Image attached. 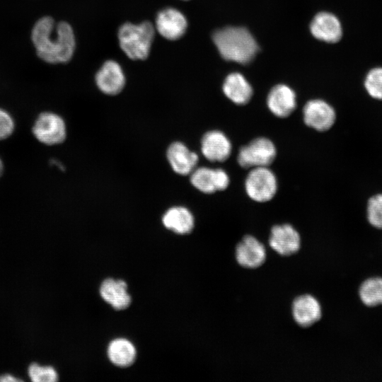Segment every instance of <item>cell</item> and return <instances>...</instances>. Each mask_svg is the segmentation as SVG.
<instances>
[{
    "instance_id": "15",
    "label": "cell",
    "mask_w": 382,
    "mask_h": 382,
    "mask_svg": "<svg viewBox=\"0 0 382 382\" xmlns=\"http://www.w3.org/2000/svg\"><path fill=\"white\" fill-rule=\"evenodd\" d=\"M168 161L178 174L186 175L190 174L196 168L199 157L190 151L186 145L180 141L170 144L166 151Z\"/></svg>"
},
{
    "instance_id": "8",
    "label": "cell",
    "mask_w": 382,
    "mask_h": 382,
    "mask_svg": "<svg viewBox=\"0 0 382 382\" xmlns=\"http://www.w3.org/2000/svg\"><path fill=\"white\" fill-rule=\"evenodd\" d=\"M190 183L194 187L205 194L226 190L230 183L228 173L221 168L202 166L195 168L190 173Z\"/></svg>"
},
{
    "instance_id": "28",
    "label": "cell",
    "mask_w": 382,
    "mask_h": 382,
    "mask_svg": "<svg viewBox=\"0 0 382 382\" xmlns=\"http://www.w3.org/2000/svg\"><path fill=\"white\" fill-rule=\"evenodd\" d=\"M3 171H4V164H3L2 160L0 158V176L2 175Z\"/></svg>"
},
{
    "instance_id": "4",
    "label": "cell",
    "mask_w": 382,
    "mask_h": 382,
    "mask_svg": "<svg viewBox=\"0 0 382 382\" xmlns=\"http://www.w3.org/2000/svg\"><path fill=\"white\" fill-rule=\"evenodd\" d=\"M245 190L253 201L266 202L271 200L277 191V180L268 166L253 168L245 180Z\"/></svg>"
},
{
    "instance_id": "22",
    "label": "cell",
    "mask_w": 382,
    "mask_h": 382,
    "mask_svg": "<svg viewBox=\"0 0 382 382\" xmlns=\"http://www.w3.org/2000/svg\"><path fill=\"white\" fill-rule=\"evenodd\" d=\"M359 296L366 306L382 305V278L374 277L364 280L360 285Z\"/></svg>"
},
{
    "instance_id": "25",
    "label": "cell",
    "mask_w": 382,
    "mask_h": 382,
    "mask_svg": "<svg viewBox=\"0 0 382 382\" xmlns=\"http://www.w3.org/2000/svg\"><path fill=\"white\" fill-rule=\"evenodd\" d=\"M28 374L33 382H54L58 380L57 373L53 367L42 366L36 363L29 366Z\"/></svg>"
},
{
    "instance_id": "10",
    "label": "cell",
    "mask_w": 382,
    "mask_h": 382,
    "mask_svg": "<svg viewBox=\"0 0 382 382\" xmlns=\"http://www.w3.org/2000/svg\"><path fill=\"white\" fill-rule=\"evenodd\" d=\"M232 144L228 137L220 130H210L201 139L202 155L212 162H224L231 156Z\"/></svg>"
},
{
    "instance_id": "11",
    "label": "cell",
    "mask_w": 382,
    "mask_h": 382,
    "mask_svg": "<svg viewBox=\"0 0 382 382\" xmlns=\"http://www.w3.org/2000/svg\"><path fill=\"white\" fill-rule=\"evenodd\" d=\"M269 245L281 255H291L299 250L301 237L298 231L289 224L275 225L271 229Z\"/></svg>"
},
{
    "instance_id": "27",
    "label": "cell",
    "mask_w": 382,
    "mask_h": 382,
    "mask_svg": "<svg viewBox=\"0 0 382 382\" xmlns=\"http://www.w3.org/2000/svg\"><path fill=\"white\" fill-rule=\"evenodd\" d=\"M1 382H16L21 381V379H18L11 374H4L0 376Z\"/></svg>"
},
{
    "instance_id": "29",
    "label": "cell",
    "mask_w": 382,
    "mask_h": 382,
    "mask_svg": "<svg viewBox=\"0 0 382 382\" xmlns=\"http://www.w3.org/2000/svg\"><path fill=\"white\" fill-rule=\"evenodd\" d=\"M184 1H187V0H184Z\"/></svg>"
},
{
    "instance_id": "26",
    "label": "cell",
    "mask_w": 382,
    "mask_h": 382,
    "mask_svg": "<svg viewBox=\"0 0 382 382\" xmlns=\"http://www.w3.org/2000/svg\"><path fill=\"white\" fill-rule=\"evenodd\" d=\"M15 123L11 115L0 108V140L6 139L13 132Z\"/></svg>"
},
{
    "instance_id": "12",
    "label": "cell",
    "mask_w": 382,
    "mask_h": 382,
    "mask_svg": "<svg viewBox=\"0 0 382 382\" xmlns=\"http://www.w3.org/2000/svg\"><path fill=\"white\" fill-rule=\"evenodd\" d=\"M98 88L105 94L120 93L125 85V76L121 66L114 60L106 61L96 75Z\"/></svg>"
},
{
    "instance_id": "9",
    "label": "cell",
    "mask_w": 382,
    "mask_h": 382,
    "mask_svg": "<svg viewBox=\"0 0 382 382\" xmlns=\"http://www.w3.org/2000/svg\"><path fill=\"white\" fill-rule=\"evenodd\" d=\"M154 28L163 37L176 40L185 33L187 21L179 10L169 7L158 12Z\"/></svg>"
},
{
    "instance_id": "1",
    "label": "cell",
    "mask_w": 382,
    "mask_h": 382,
    "mask_svg": "<svg viewBox=\"0 0 382 382\" xmlns=\"http://www.w3.org/2000/svg\"><path fill=\"white\" fill-rule=\"evenodd\" d=\"M31 40L37 55L47 63H66L74 53L76 40L71 26L64 21L56 23L50 16L36 21Z\"/></svg>"
},
{
    "instance_id": "21",
    "label": "cell",
    "mask_w": 382,
    "mask_h": 382,
    "mask_svg": "<svg viewBox=\"0 0 382 382\" xmlns=\"http://www.w3.org/2000/svg\"><path fill=\"white\" fill-rule=\"evenodd\" d=\"M108 356L115 365L126 367L134 363L136 359V349L129 340L118 338L109 344Z\"/></svg>"
},
{
    "instance_id": "2",
    "label": "cell",
    "mask_w": 382,
    "mask_h": 382,
    "mask_svg": "<svg viewBox=\"0 0 382 382\" xmlns=\"http://www.w3.org/2000/svg\"><path fill=\"white\" fill-rule=\"evenodd\" d=\"M212 39L221 56L227 61L248 64L258 50L253 35L244 28H224L215 31Z\"/></svg>"
},
{
    "instance_id": "6",
    "label": "cell",
    "mask_w": 382,
    "mask_h": 382,
    "mask_svg": "<svg viewBox=\"0 0 382 382\" xmlns=\"http://www.w3.org/2000/svg\"><path fill=\"white\" fill-rule=\"evenodd\" d=\"M32 130L40 142L50 146L62 143L66 137V127L63 118L52 112L40 113Z\"/></svg>"
},
{
    "instance_id": "17",
    "label": "cell",
    "mask_w": 382,
    "mask_h": 382,
    "mask_svg": "<svg viewBox=\"0 0 382 382\" xmlns=\"http://www.w3.org/2000/svg\"><path fill=\"white\" fill-rule=\"evenodd\" d=\"M292 315L299 325L309 327L321 318V306L313 296L301 295L296 297L292 303Z\"/></svg>"
},
{
    "instance_id": "18",
    "label": "cell",
    "mask_w": 382,
    "mask_h": 382,
    "mask_svg": "<svg viewBox=\"0 0 382 382\" xmlns=\"http://www.w3.org/2000/svg\"><path fill=\"white\" fill-rule=\"evenodd\" d=\"M100 294L103 299L115 310H123L130 305L131 296L124 280L105 279L100 287Z\"/></svg>"
},
{
    "instance_id": "14",
    "label": "cell",
    "mask_w": 382,
    "mask_h": 382,
    "mask_svg": "<svg viewBox=\"0 0 382 382\" xmlns=\"http://www.w3.org/2000/svg\"><path fill=\"white\" fill-rule=\"evenodd\" d=\"M267 105L274 116L280 118L287 117L296 109V93L286 85H276L268 93Z\"/></svg>"
},
{
    "instance_id": "19",
    "label": "cell",
    "mask_w": 382,
    "mask_h": 382,
    "mask_svg": "<svg viewBox=\"0 0 382 382\" xmlns=\"http://www.w3.org/2000/svg\"><path fill=\"white\" fill-rule=\"evenodd\" d=\"M224 95L236 105L247 104L253 96V88L245 77L237 72L231 73L225 79L223 86Z\"/></svg>"
},
{
    "instance_id": "3",
    "label": "cell",
    "mask_w": 382,
    "mask_h": 382,
    "mask_svg": "<svg viewBox=\"0 0 382 382\" xmlns=\"http://www.w3.org/2000/svg\"><path fill=\"white\" fill-rule=\"evenodd\" d=\"M154 35L155 28L149 21L139 24L125 23L118 30L120 46L133 60H144L148 57Z\"/></svg>"
},
{
    "instance_id": "16",
    "label": "cell",
    "mask_w": 382,
    "mask_h": 382,
    "mask_svg": "<svg viewBox=\"0 0 382 382\" xmlns=\"http://www.w3.org/2000/svg\"><path fill=\"white\" fill-rule=\"evenodd\" d=\"M310 29L316 38L329 43L338 42L342 35L340 21L334 14L328 12H320L316 15Z\"/></svg>"
},
{
    "instance_id": "7",
    "label": "cell",
    "mask_w": 382,
    "mask_h": 382,
    "mask_svg": "<svg viewBox=\"0 0 382 382\" xmlns=\"http://www.w3.org/2000/svg\"><path fill=\"white\" fill-rule=\"evenodd\" d=\"M304 123L318 132L330 129L335 124L336 113L334 108L320 99L308 101L303 108Z\"/></svg>"
},
{
    "instance_id": "23",
    "label": "cell",
    "mask_w": 382,
    "mask_h": 382,
    "mask_svg": "<svg viewBox=\"0 0 382 382\" xmlns=\"http://www.w3.org/2000/svg\"><path fill=\"white\" fill-rule=\"evenodd\" d=\"M368 94L376 100H382V67L371 69L364 80Z\"/></svg>"
},
{
    "instance_id": "20",
    "label": "cell",
    "mask_w": 382,
    "mask_h": 382,
    "mask_svg": "<svg viewBox=\"0 0 382 382\" xmlns=\"http://www.w3.org/2000/svg\"><path fill=\"white\" fill-rule=\"evenodd\" d=\"M162 223L166 228L178 234H187L194 228L195 219L187 208L176 206L169 208L164 213Z\"/></svg>"
},
{
    "instance_id": "13",
    "label": "cell",
    "mask_w": 382,
    "mask_h": 382,
    "mask_svg": "<svg viewBox=\"0 0 382 382\" xmlns=\"http://www.w3.org/2000/svg\"><path fill=\"white\" fill-rule=\"evenodd\" d=\"M236 258L238 263L243 267L257 268L265 261L266 250L264 245L256 238L247 235L236 246Z\"/></svg>"
},
{
    "instance_id": "5",
    "label": "cell",
    "mask_w": 382,
    "mask_h": 382,
    "mask_svg": "<svg viewBox=\"0 0 382 382\" xmlns=\"http://www.w3.org/2000/svg\"><path fill=\"white\" fill-rule=\"evenodd\" d=\"M277 156L274 143L268 138L257 137L243 146L238 154L237 161L244 168L270 166Z\"/></svg>"
},
{
    "instance_id": "24",
    "label": "cell",
    "mask_w": 382,
    "mask_h": 382,
    "mask_svg": "<svg viewBox=\"0 0 382 382\" xmlns=\"http://www.w3.org/2000/svg\"><path fill=\"white\" fill-rule=\"evenodd\" d=\"M366 214L369 223L374 227L382 229V194L371 196L367 202Z\"/></svg>"
}]
</instances>
